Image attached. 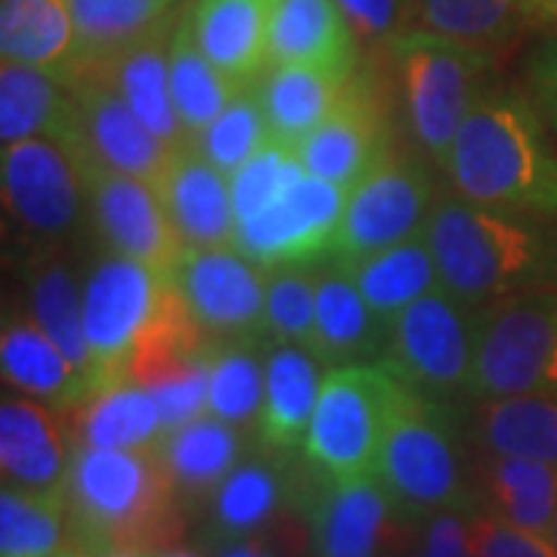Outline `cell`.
Returning a JSON list of instances; mask_svg holds the SVG:
<instances>
[{"label":"cell","instance_id":"1","mask_svg":"<svg viewBox=\"0 0 557 557\" xmlns=\"http://www.w3.org/2000/svg\"><path fill=\"white\" fill-rule=\"evenodd\" d=\"M424 239L437 260L440 288L474 310L557 288V230L548 218L453 193L437 199Z\"/></svg>","mask_w":557,"mask_h":557},{"label":"cell","instance_id":"2","mask_svg":"<svg viewBox=\"0 0 557 557\" xmlns=\"http://www.w3.org/2000/svg\"><path fill=\"white\" fill-rule=\"evenodd\" d=\"M440 171L461 199L557 220V149L523 94L486 90Z\"/></svg>","mask_w":557,"mask_h":557},{"label":"cell","instance_id":"3","mask_svg":"<svg viewBox=\"0 0 557 557\" xmlns=\"http://www.w3.org/2000/svg\"><path fill=\"white\" fill-rule=\"evenodd\" d=\"M177 490L156 449L75 446L65 508L75 545L106 552L161 555L177 536Z\"/></svg>","mask_w":557,"mask_h":557},{"label":"cell","instance_id":"4","mask_svg":"<svg viewBox=\"0 0 557 557\" xmlns=\"http://www.w3.org/2000/svg\"><path fill=\"white\" fill-rule=\"evenodd\" d=\"M375 474L403 518L428 520L440 511H471L478 502L465 480L458 421L449 403L424 397L412 387H406L387 424Z\"/></svg>","mask_w":557,"mask_h":557},{"label":"cell","instance_id":"5","mask_svg":"<svg viewBox=\"0 0 557 557\" xmlns=\"http://www.w3.org/2000/svg\"><path fill=\"white\" fill-rule=\"evenodd\" d=\"M387 50L397 69L412 139L424 159L443 168L458 127L486 94L490 50L424 28L399 32Z\"/></svg>","mask_w":557,"mask_h":557},{"label":"cell","instance_id":"6","mask_svg":"<svg viewBox=\"0 0 557 557\" xmlns=\"http://www.w3.org/2000/svg\"><path fill=\"white\" fill-rule=\"evenodd\" d=\"M403 394L406 384L375 362L329 369L300 446L307 461L332 478L375 474L387 424Z\"/></svg>","mask_w":557,"mask_h":557},{"label":"cell","instance_id":"7","mask_svg":"<svg viewBox=\"0 0 557 557\" xmlns=\"http://www.w3.org/2000/svg\"><path fill=\"white\" fill-rule=\"evenodd\" d=\"M480 310L449 292H431L387 322L381 362L394 379L424 397H468L478 359Z\"/></svg>","mask_w":557,"mask_h":557},{"label":"cell","instance_id":"8","mask_svg":"<svg viewBox=\"0 0 557 557\" xmlns=\"http://www.w3.org/2000/svg\"><path fill=\"white\" fill-rule=\"evenodd\" d=\"M557 391V288L480 310L468 399Z\"/></svg>","mask_w":557,"mask_h":557},{"label":"cell","instance_id":"9","mask_svg":"<svg viewBox=\"0 0 557 557\" xmlns=\"http://www.w3.org/2000/svg\"><path fill=\"white\" fill-rule=\"evenodd\" d=\"M3 205L38 248H60L87 218L84 174L69 146L57 139H22L0 152Z\"/></svg>","mask_w":557,"mask_h":557},{"label":"cell","instance_id":"10","mask_svg":"<svg viewBox=\"0 0 557 557\" xmlns=\"http://www.w3.org/2000/svg\"><path fill=\"white\" fill-rule=\"evenodd\" d=\"M168 288H171L168 273H159L115 251H102L90 263L81 282V298H84V335L97 362V384L124 375V362L139 335L159 313Z\"/></svg>","mask_w":557,"mask_h":557},{"label":"cell","instance_id":"11","mask_svg":"<svg viewBox=\"0 0 557 557\" xmlns=\"http://www.w3.org/2000/svg\"><path fill=\"white\" fill-rule=\"evenodd\" d=\"M434 205L437 199L428 168L421 161L387 156L354 189H347L329 258L350 263L421 236Z\"/></svg>","mask_w":557,"mask_h":557},{"label":"cell","instance_id":"12","mask_svg":"<svg viewBox=\"0 0 557 557\" xmlns=\"http://www.w3.org/2000/svg\"><path fill=\"white\" fill-rule=\"evenodd\" d=\"M171 282L211 341L267 338V270L236 245L186 248Z\"/></svg>","mask_w":557,"mask_h":557},{"label":"cell","instance_id":"13","mask_svg":"<svg viewBox=\"0 0 557 557\" xmlns=\"http://www.w3.org/2000/svg\"><path fill=\"white\" fill-rule=\"evenodd\" d=\"M78 164L87 189V223L97 233L102 251L139 260L171 276L186 248L168 220L156 186L94 161Z\"/></svg>","mask_w":557,"mask_h":557},{"label":"cell","instance_id":"14","mask_svg":"<svg viewBox=\"0 0 557 557\" xmlns=\"http://www.w3.org/2000/svg\"><path fill=\"white\" fill-rule=\"evenodd\" d=\"M295 508L307 520L313 557H381L387 520L397 515L379 474L332 478L313 465L300 474Z\"/></svg>","mask_w":557,"mask_h":557},{"label":"cell","instance_id":"15","mask_svg":"<svg viewBox=\"0 0 557 557\" xmlns=\"http://www.w3.org/2000/svg\"><path fill=\"white\" fill-rule=\"evenodd\" d=\"M347 189L329 180L304 174L276 205L258 218L236 223V248L260 270H276L288 263H313L329 258L338 233Z\"/></svg>","mask_w":557,"mask_h":557},{"label":"cell","instance_id":"16","mask_svg":"<svg viewBox=\"0 0 557 557\" xmlns=\"http://www.w3.org/2000/svg\"><path fill=\"white\" fill-rule=\"evenodd\" d=\"M69 87L78 115V139L72 146L75 159L156 183L177 149L156 137L121 100L119 90L97 75H72Z\"/></svg>","mask_w":557,"mask_h":557},{"label":"cell","instance_id":"17","mask_svg":"<svg viewBox=\"0 0 557 557\" xmlns=\"http://www.w3.org/2000/svg\"><path fill=\"white\" fill-rule=\"evenodd\" d=\"M75 434L50 403L13 394L0 403V471L3 483L28 493L65 496Z\"/></svg>","mask_w":557,"mask_h":557},{"label":"cell","instance_id":"18","mask_svg":"<svg viewBox=\"0 0 557 557\" xmlns=\"http://www.w3.org/2000/svg\"><path fill=\"white\" fill-rule=\"evenodd\" d=\"M307 174L354 189L372 168L387 159V131L369 87L354 78L341 106L295 146Z\"/></svg>","mask_w":557,"mask_h":557},{"label":"cell","instance_id":"19","mask_svg":"<svg viewBox=\"0 0 557 557\" xmlns=\"http://www.w3.org/2000/svg\"><path fill=\"white\" fill-rule=\"evenodd\" d=\"M183 248H230L236 242V214L230 177L183 146L152 183Z\"/></svg>","mask_w":557,"mask_h":557},{"label":"cell","instance_id":"20","mask_svg":"<svg viewBox=\"0 0 557 557\" xmlns=\"http://www.w3.org/2000/svg\"><path fill=\"white\" fill-rule=\"evenodd\" d=\"M387 325L362 298L350 270L335 258L319 260L317 322L310 350L329 369L381 359Z\"/></svg>","mask_w":557,"mask_h":557},{"label":"cell","instance_id":"21","mask_svg":"<svg viewBox=\"0 0 557 557\" xmlns=\"http://www.w3.org/2000/svg\"><path fill=\"white\" fill-rule=\"evenodd\" d=\"M270 449V446H267ZM300 474L282 449L245 456L208 498V520L218 542H236L260 533L298 496Z\"/></svg>","mask_w":557,"mask_h":557},{"label":"cell","instance_id":"22","mask_svg":"<svg viewBox=\"0 0 557 557\" xmlns=\"http://www.w3.org/2000/svg\"><path fill=\"white\" fill-rule=\"evenodd\" d=\"M270 65H317L357 75L359 44L335 0H270Z\"/></svg>","mask_w":557,"mask_h":557},{"label":"cell","instance_id":"23","mask_svg":"<svg viewBox=\"0 0 557 557\" xmlns=\"http://www.w3.org/2000/svg\"><path fill=\"white\" fill-rule=\"evenodd\" d=\"M177 20L159 28L156 35L137 40L134 47L109 57L106 62H97V65H87V69L75 72V75H97L112 90H119L121 100L127 102L139 115V121L156 137L164 139L171 149L189 146V137H186L177 109H174L171 69H168V40H171V32H174Z\"/></svg>","mask_w":557,"mask_h":557},{"label":"cell","instance_id":"24","mask_svg":"<svg viewBox=\"0 0 557 557\" xmlns=\"http://www.w3.org/2000/svg\"><path fill=\"white\" fill-rule=\"evenodd\" d=\"M186 22L201 53L242 90L267 72L270 0H196Z\"/></svg>","mask_w":557,"mask_h":557},{"label":"cell","instance_id":"25","mask_svg":"<svg viewBox=\"0 0 557 557\" xmlns=\"http://www.w3.org/2000/svg\"><path fill=\"white\" fill-rule=\"evenodd\" d=\"M0 372H3V384L13 387L16 394L50 403L57 409H75L90 394L87 379L28 313L3 317Z\"/></svg>","mask_w":557,"mask_h":557},{"label":"cell","instance_id":"26","mask_svg":"<svg viewBox=\"0 0 557 557\" xmlns=\"http://www.w3.org/2000/svg\"><path fill=\"white\" fill-rule=\"evenodd\" d=\"M22 139H57L75 146L78 115L69 78L57 72L3 62L0 65V143Z\"/></svg>","mask_w":557,"mask_h":557},{"label":"cell","instance_id":"27","mask_svg":"<svg viewBox=\"0 0 557 557\" xmlns=\"http://www.w3.org/2000/svg\"><path fill=\"white\" fill-rule=\"evenodd\" d=\"M329 366L304 344H270L258 434L270 449H298L307 440Z\"/></svg>","mask_w":557,"mask_h":557},{"label":"cell","instance_id":"28","mask_svg":"<svg viewBox=\"0 0 557 557\" xmlns=\"http://www.w3.org/2000/svg\"><path fill=\"white\" fill-rule=\"evenodd\" d=\"M354 78L317 65H267L251 90L260 100L273 139L295 149L300 139L338 109Z\"/></svg>","mask_w":557,"mask_h":557},{"label":"cell","instance_id":"29","mask_svg":"<svg viewBox=\"0 0 557 557\" xmlns=\"http://www.w3.org/2000/svg\"><path fill=\"white\" fill-rule=\"evenodd\" d=\"M468 434L486 456L557 465V391L471 399Z\"/></svg>","mask_w":557,"mask_h":557},{"label":"cell","instance_id":"30","mask_svg":"<svg viewBox=\"0 0 557 557\" xmlns=\"http://www.w3.org/2000/svg\"><path fill=\"white\" fill-rule=\"evenodd\" d=\"M75 443L94 449H156L164 437L156 397L134 379L97 384L75 406Z\"/></svg>","mask_w":557,"mask_h":557},{"label":"cell","instance_id":"31","mask_svg":"<svg viewBox=\"0 0 557 557\" xmlns=\"http://www.w3.org/2000/svg\"><path fill=\"white\" fill-rule=\"evenodd\" d=\"M159 456L180 498H211L226 474L248 456V431L208 412L168 431L159 443Z\"/></svg>","mask_w":557,"mask_h":557},{"label":"cell","instance_id":"32","mask_svg":"<svg viewBox=\"0 0 557 557\" xmlns=\"http://www.w3.org/2000/svg\"><path fill=\"white\" fill-rule=\"evenodd\" d=\"M25 295H28V317L38 322L60 350L72 359V366L97 384V362L84 335V298L81 282L72 267L60 258V248H38L25 270Z\"/></svg>","mask_w":557,"mask_h":557},{"label":"cell","instance_id":"33","mask_svg":"<svg viewBox=\"0 0 557 557\" xmlns=\"http://www.w3.org/2000/svg\"><path fill=\"white\" fill-rule=\"evenodd\" d=\"M0 60L69 78L78 65V28L69 0H0Z\"/></svg>","mask_w":557,"mask_h":557},{"label":"cell","instance_id":"34","mask_svg":"<svg viewBox=\"0 0 557 557\" xmlns=\"http://www.w3.org/2000/svg\"><path fill=\"white\" fill-rule=\"evenodd\" d=\"M483 508L533 536L552 539L557 520V465L533 458L486 456Z\"/></svg>","mask_w":557,"mask_h":557},{"label":"cell","instance_id":"35","mask_svg":"<svg viewBox=\"0 0 557 557\" xmlns=\"http://www.w3.org/2000/svg\"><path fill=\"white\" fill-rule=\"evenodd\" d=\"M344 263V260H341ZM359 285L362 298L375 310V317L387 325L391 319L403 313L409 304L431 295L440 288L437 260L431 245L421 236L391 245L369 258L344 263Z\"/></svg>","mask_w":557,"mask_h":557},{"label":"cell","instance_id":"36","mask_svg":"<svg viewBox=\"0 0 557 557\" xmlns=\"http://www.w3.org/2000/svg\"><path fill=\"white\" fill-rule=\"evenodd\" d=\"M180 0H69L78 28V69L106 62L177 20ZM72 72V75H75ZM69 75V78H72Z\"/></svg>","mask_w":557,"mask_h":557},{"label":"cell","instance_id":"37","mask_svg":"<svg viewBox=\"0 0 557 557\" xmlns=\"http://www.w3.org/2000/svg\"><path fill=\"white\" fill-rule=\"evenodd\" d=\"M273 341L236 338L211 344L208 412L242 431H258L267 391V350Z\"/></svg>","mask_w":557,"mask_h":557},{"label":"cell","instance_id":"38","mask_svg":"<svg viewBox=\"0 0 557 557\" xmlns=\"http://www.w3.org/2000/svg\"><path fill=\"white\" fill-rule=\"evenodd\" d=\"M168 69H171L174 109H177L180 124L189 139L201 134L230 102L236 100V94H242L239 84H233L201 53L193 32H189L186 13H180L171 40H168Z\"/></svg>","mask_w":557,"mask_h":557},{"label":"cell","instance_id":"39","mask_svg":"<svg viewBox=\"0 0 557 557\" xmlns=\"http://www.w3.org/2000/svg\"><path fill=\"white\" fill-rule=\"evenodd\" d=\"M530 25L533 0H418L409 28L496 50Z\"/></svg>","mask_w":557,"mask_h":557},{"label":"cell","instance_id":"40","mask_svg":"<svg viewBox=\"0 0 557 557\" xmlns=\"http://www.w3.org/2000/svg\"><path fill=\"white\" fill-rule=\"evenodd\" d=\"M65 496L28 493L3 483L0 490V557H53L69 542Z\"/></svg>","mask_w":557,"mask_h":557},{"label":"cell","instance_id":"41","mask_svg":"<svg viewBox=\"0 0 557 557\" xmlns=\"http://www.w3.org/2000/svg\"><path fill=\"white\" fill-rule=\"evenodd\" d=\"M267 143H273V134L251 87L236 94V100L230 102L218 119L189 139V146L201 159L211 161L226 177L236 174L251 156H258Z\"/></svg>","mask_w":557,"mask_h":557},{"label":"cell","instance_id":"42","mask_svg":"<svg viewBox=\"0 0 557 557\" xmlns=\"http://www.w3.org/2000/svg\"><path fill=\"white\" fill-rule=\"evenodd\" d=\"M317 276L319 260L267 270V341L310 347L317 322Z\"/></svg>","mask_w":557,"mask_h":557},{"label":"cell","instance_id":"43","mask_svg":"<svg viewBox=\"0 0 557 557\" xmlns=\"http://www.w3.org/2000/svg\"><path fill=\"white\" fill-rule=\"evenodd\" d=\"M304 164L292 146L267 143L258 156L242 164L236 174H230V196H233V214L236 223L258 218L270 205H276L295 183L304 180Z\"/></svg>","mask_w":557,"mask_h":557},{"label":"cell","instance_id":"44","mask_svg":"<svg viewBox=\"0 0 557 557\" xmlns=\"http://www.w3.org/2000/svg\"><path fill=\"white\" fill-rule=\"evenodd\" d=\"M208 372H211V350L177 372L146 384V391L159 403L164 434L186 421L208 416Z\"/></svg>","mask_w":557,"mask_h":557},{"label":"cell","instance_id":"45","mask_svg":"<svg viewBox=\"0 0 557 557\" xmlns=\"http://www.w3.org/2000/svg\"><path fill=\"white\" fill-rule=\"evenodd\" d=\"M471 557H557L548 539L483 515L471 523Z\"/></svg>","mask_w":557,"mask_h":557},{"label":"cell","instance_id":"46","mask_svg":"<svg viewBox=\"0 0 557 557\" xmlns=\"http://www.w3.org/2000/svg\"><path fill=\"white\" fill-rule=\"evenodd\" d=\"M335 3L357 44L362 40V44L391 47V40L409 28V13L403 0H335Z\"/></svg>","mask_w":557,"mask_h":557},{"label":"cell","instance_id":"47","mask_svg":"<svg viewBox=\"0 0 557 557\" xmlns=\"http://www.w3.org/2000/svg\"><path fill=\"white\" fill-rule=\"evenodd\" d=\"M527 84L539 115L557 134V38L539 44L527 60Z\"/></svg>","mask_w":557,"mask_h":557},{"label":"cell","instance_id":"48","mask_svg":"<svg viewBox=\"0 0 557 557\" xmlns=\"http://www.w3.org/2000/svg\"><path fill=\"white\" fill-rule=\"evenodd\" d=\"M424 523V545L416 557H471V527L461 511H440Z\"/></svg>","mask_w":557,"mask_h":557},{"label":"cell","instance_id":"49","mask_svg":"<svg viewBox=\"0 0 557 557\" xmlns=\"http://www.w3.org/2000/svg\"><path fill=\"white\" fill-rule=\"evenodd\" d=\"M218 557H276L267 545L255 539H236V542H220Z\"/></svg>","mask_w":557,"mask_h":557},{"label":"cell","instance_id":"50","mask_svg":"<svg viewBox=\"0 0 557 557\" xmlns=\"http://www.w3.org/2000/svg\"><path fill=\"white\" fill-rule=\"evenodd\" d=\"M533 25H555L557 28V0H536L533 3Z\"/></svg>","mask_w":557,"mask_h":557},{"label":"cell","instance_id":"51","mask_svg":"<svg viewBox=\"0 0 557 557\" xmlns=\"http://www.w3.org/2000/svg\"><path fill=\"white\" fill-rule=\"evenodd\" d=\"M156 557H201V555L199 552H193V548H164V552Z\"/></svg>","mask_w":557,"mask_h":557},{"label":"cell","instance_id":"52","mask_svg":"<svg viewBox=\"0 0 557 557\" xmlns=\"http://www.w3.org/2000/svg\"><path fill=\"white\" fill-rule=\"evenodd\" d=\"M53 557H97L94 552H87V548H81V545H72V548H62L60 555Z\"/></svg>","mask_w":557,"mask_h":557},{"label":"cell","instance_id":"53","mask_svg":"<svg viewBox=\"0 0 557 557\" xmlns=\"http://www.w3.org/2000/svg\"><path fill=\"white\" fill-rule=\"evenodd\" d=\"M97 557H152V555H143V552H106V555Z\"/></svg>","mask_w":557,"mask_h":557},{"label":"cell","instance_id":"54","mask_svg":"<svg viewBox=\"0 0 557 557\" xmlns=\"http://www.w3.org/2000/svg\"><path fill=\"white\" fill-rule=\"evenodd\" d=\"M403 3H406V13H409V25H412V13H416L418 0H403Z\"/></svg>","mask_w":557,"mask_h":557},{"label":"cell","instance_id":"55","mask_svg":"<svg viewBox=\"0 0 557 557\" xmlns=\"http://www.w3.org/2000/svg\"><path fill=\"white\" fill-rule=\"evenodd\" d=\"M548 542H552V545L557 548V520H555V530H552V539H548Z\"/></svg>","mask_w":557,"mask_h":557}]
</instances>
